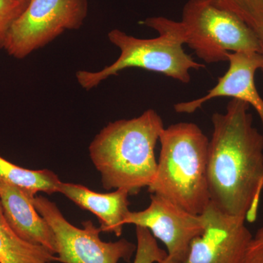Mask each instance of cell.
Here are the masks:
<instances>
[{
  "label": "cell",
  "mask_w": 263,
  "mask_h": 263,
  "mask_svg": "<svg viewBox=\"0 0 263 263\" xmlns=\"http://www.w3.org/2000/svg\"><path fill=\"white\" fill-rule=\"evenodd\" d=\"M249 110V104L232 99L224 113L213 114L207 177L213 205L254 222L263 191V134Z\"/></svg>",
  "instance_id": "cell-1"
},
{
  "label": "cell",
  "mask_w": 263,
  "mask_h": 263,
  "mask_svg": "<svg viewBox=\"0 0 263 263\" xmlns=\"http://www.w3.org/2000/svg\"><path fill=\"white\" fill-rule=\"evenodd\" d=\"M164 128L152 109L139 117L110 122L90 144V158L106 190L121 189L136 195L157 174L155 147Z\"/></svg>",
  "instance_id": "cell-2"
},
{
  "label": "cell",
  "mask_w": 263,
  "mask_h": 263,
  "mask_svg": "<svg viewBox=\"0 0 263 263\" xmlns=\"http://www.w3.org/2000/svg\"><path fill=\"white\" fill-rule=\"evenodd\" d=\"M159 141L157 174L148 192L200 215L211 202L207 177L209 138L197 124L179 122L164 128Z\"/></svg>",
  "instance_id": "cell-3"
},
{
  "label": "cell",
  "mask_w": 263,
  "mask_h": 263,
  "mask_svg": "<svg viewBox=\"0 0 263 263\" xmlns=\"http://www.w3.org/2000/svg\"><path fill=\"white\" fill-rule=\"evenodd\" d=\"M142 24L155 29L159 37L141 39L115 29L108 33L109 41L120 50V56L99 71L79 70L76 77L81 88L94 89L110 76H117L127 68L136 67L159 72L183 84L191 81L190 70L205 65L195 61L185 52L181 22L165 17H150Z\"/></svg>",
  "instance_id": "cell-4"
},
{
  "label": "cell",
  "mask_w": 263,
  "mask_h": 263,
  "mask_svg": "<svg viewBox=\"0 0 263 263\" xmlns=\"http://www.w3.org/2000/svg\"><path fill=\"white\" fill-rule=\"evenodd\" d=\"M185 44L206 64L228 61V53L260 52L253 29L213 0H189L181 22Z\"/></svg>",
  "instance_id": "cell-5"
},
{
  "label": "cell",
  "mask_w": 263,
  "mask_h": 263,
  "mask_svg": "<svg viewBox=\"0 0 263 263\" xmlns=\"http://www.w3.org/2000/svg\"><path fill=\"white\" fill-rule=\"evenodd\" d=\"M88 11V0H30L10 29L3 49L14 58L24 59L65 31L80 29Z\"/></svg>",
  "instance_id": "cell-6"
},
{
  "label": "cell",
  "mask_w": 263,
  "mask_h": 263,
  "mask_svg": "<svg viewBox=\"0 0 263 263\" xmlns=\"http://www.w3.org/2000/svg\"><path fill=\"white\" fill-rule=\"evenodd\" d=\"M33 205L50 227L57 240L58 257L62 263H119L130 260L137 246L121 239L105 242L100 239V228L91 221L82 223L83 228L72 226L62 215L54 202L40 195L31 199Z\"/></svg>",
  "instance_id": "cell-7"
},
{
  "label": "cell",
  "mask_w": 263,
  "mask_h": 263,
  "mask_svg": "<svg viewBox=\"0 0 263 263\" xmlns=\"http://www.w3.org/2000/svg\"><path fill=\"white\" fill-rule=\"evenodd\" d=\"M146 209L130 212L124 224L146 228L162 241L167 249V258L172 263H182L194 238L202 234V214H192L164 197L152 194Z\"/></svg>",
  "instance_id": "cell-8"
},
{
  "label": "cell",
  "mask_w": 263,
  "mask_h": 263,
  "mask_svg": "<svg viewBox=\"0 0 263 263\" xmlns=\"http://www.w3.org/2000/svg\"><path fill=\"white\" fill-rule=\"evenodd\" d=\"M204 230L190 243L182 263H242L253 235L243 218L228 215L212 202L202 214Z\"/></svg>",
  "instance_id": "cell-9"
},
{
  "label": "cell",
  "mask_w": 263,
  "mask_h": 263,
  "mask_svg": "<svg viewBox=\"0 0 263 263\" xmlns=\"http://www.w3.org/2000/svg\"><path fill=\"white\" fill-rule=\"evenodd\" d=\"M229 67L218 80L217 84L202 98L175 104V111L192 114L209 100L228 97L241 100L253 107L263 125V99L254 82L256 72L260 70L262 59L257 52H233L228 53Z\"/></svg>",
  "instance_id": "cell-10"
},
{
  "label": "cell",
  "mask_w": 263,
  "mask_h": 263,
  "mask_svg": "<svg viewBox=\"0 0 263 263\" xmlns=\"http://www.w3.org/2000/svg\"><path fill=\"white\" fill-rule=\"evenodd\" d=\"M32 197L0 177V202L6 221L22 239L43 246L56 254V238L51 227L33 205Z\"/></svg>",
  "instance_id": "cell-11"
},
{
  "label": "cell",
  "mask_w": 263,
  "mask_h": 263,
  "mask_svg": "<svg viewBox=\"0 0 263 263\" xmlns=\"http://www.w3.org/2000/svg\"><path fill=\"white\" fill-rule=\"evenodd\" d=\"M59 193L67 197L78 206L94 214L100 222L101 232L122 234L126 216L129 212V194L124 190L110 193H98L83 185L60 183Z\"/></svg>",
  "instance_id": "cell-12"
},
{
  "label": "cell",
  "mask_w": 263,
  "mask_h": 263,
  "mask_svg": "<svg viewBox=\"0 0 263 263\" xmlns=\"http://www.w3.org/2000/svg\"><path fill=\"white\" fill-rule=\"evenodd\" d=\"M56 257L46 247L20 238L5 219L0 202V263H51Z\"/></svg>",
  "instance_id": "cell-13"
},
{
  "label": "cell",
  "mask_w": 263,
  "mask_h": 263,
  "mask_svg": "<svg viewBox=\"0 0 263 263\" xmlns=\"http://www.w3.org/2000/svg\"><path fill=\"white\" fill-rule=\"evenodd\" d=\"M0 177L18 186L29 197L36 196L37 193L48 195L59 193L61 181L49 170L25 169L8 162L0 157Z\"/></svg>",
  "instance_id": "cell-14"
},
{
  "label": "cell",
  "mask_w": 263,
  "mask_h": 263,
  "mask_svg": "<svg viewBox=\"0 0 263 263\" xmlns=\"http://www.w3.org/2000/svg\"><path fill=\"white\" fill-rule=\"evenodd\" d=\"M219 8L234 13L254 32L263 29V0H213Z\"/></svg>",
  "instance_id": "cell-15"
},
{
  "label": "cell",
  "mask_w": 263,
  "mask_h": 263,
  "mask_svg": "<svg viewBox=\"0 0 263 263\" xmlns=\"http://www.w3.org/2000/svg\"><path fill=\"white\" fill-rule=\"evenodd\" d=\"M137 248L134 263H160L167 257L157 240L146 228L136 227Z\"/></svg>",
  "instance_id": "cell-16"
},
{
  "label": "cell",
  "mask_w": 263,
  "mask_h": 263,
  "mask_svg": "<svg viewBox=\"0 0 263 263\" xmlns=\"http://www.w3.org/2000/svg\"><path fill=\"white\" fill-rule=\"evenodd\" d=\"M30 0H0V48L15 21L27 9Z\"/></svg>",
  "instance_id": "cell-17"
},
{
  "label": "cell",
  "mask_w": 263,
  "mask_h": 263,
  "mask_svg": "<svg viewBox=\"0 0 263 263\" xmlns=\"http://www.w3.org/2000/svg\"><path fill=\"white\" fill-rule=\"evenodd\" d=\"M242 263H263V240L253 237Z\"/></svg>",
  "instance_id": "cell-18"
},
{
  "label": "cell",
  "mask_w": 263,
  "mask_h": 263,
  "mask_svg": "<svg viewBox=\"0 0 263 263\" xmlns=\"http://www.w3.org/2000/svg\"><path fill=\"white\" fill-rule=\"evenodd\" d=\"M256 34H257V37H258L259 46H260V52H259V53H260L262 59V67H261L260 70L261 72H262L263 78V29L256 32Z\"/></svg>",
  "instance_id": "cell-19"
},
{
  "label": "cell",
  "mask_w": 263,
  "mask_h": 263,
  "mask_svg": "<svg viewBox=\"0 0 263 263\" xmlns=\"http://www.w3.org/2000/svg\"><path fill=\"white\" fill-rule=\"evenodd\" d=\"M256 239L263 240V227L260 229L257 230L255 236L254 237Z\"/></svg>",
  "instance_id": "cell-20"
},
{
  "label": "cell",
  "mask_w": 263,
  "mask_h": 263,
  "mask_svg": "<svg viewBox=\"0 0 263 263\" xmlns=\"http://www.w3.org/2000/svg\"><path fill=\"white\" fill-rule=\"evenodd\" d=\"M160 263H172L171 262V261L170 260V259L168 258H167V257H166L165 259H164L163 261H162V262H160Z\"/></svg>",
  "instance_id": "cell-21"
}]
</instances>
